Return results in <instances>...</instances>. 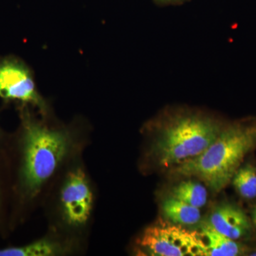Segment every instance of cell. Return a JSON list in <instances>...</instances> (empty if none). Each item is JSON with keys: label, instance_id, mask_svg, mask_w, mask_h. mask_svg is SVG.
Listing matches in <instances>:
<instances>
[{"label": "cell", "instance_id": "cell-4", "mask_svg": "<svg viewBox=\"0 0 256 256\" xmlns=\"http://www.w3.org/2000/svg\"><path fill=\"white\" fill-rule=\"evenodd\" d=\"M139 244L151 256H204L200 234L178 226L160 224L148 227Z\"/></svg>", "mask_w": 256, "mask_h": 256}, {"label": "cell", "instance_id": "cell-13", "mask_svg": "<svg viewBox=\"0 0 256 256\" xmlns=\"http://www.w3.org/2000/svg\"><path fill=\"white\" fill-rule=\"evenodd\" d=\"M252 220L256 228V206H254L252 212Z\"/></svg>", "mask_w": 256, "mask_h": 256}, {"label": "cell", "instance_id": "cell-6", "mask_svg": "<svg viewBox=\"0 0 256 256\" xmlns=\"http://www.w3.org/2000/svg\"><path fill=\"white\" fill-rule=\"evenodd\" d=\"M62 200L70 224L79 225L86 222L92 210V194L82 170H74L68 174L62 191Z\"/></svg>", "mask_w": 256, "mask_h": 256}, {"label": "cell", "instance_id": "cell-1", "mask_svg": "<svg viewBox=\"0 0 256 256\" xmlns=\"http://www.w3.org/2000/svg\"><path fill=\"white\" fill-rule=\"evenodd\" d=\"M256 146V124H232L222 128L214 142L201 154L173 166V173L198 178L214 192H220L232 182Z\"/></svg>", "mask_w": 256, "mask_h": 256}, {"label": "cell", "instance_id": "cell-14", "mask_svg": "<svg viewBox=\"0 0 256 256\" xmlns=\"http://www.w3.org/2000/svg\"><path fill=\"white\" fill-rule=\"evenodd\" d=\"M252 256H256V252H254V254H252Z\"/></svg>", "mask_w": 256, "mask_h": 256}, {"label": "cell", "instance_id": "cell-5", "mask_svg": "<svg viewBox=\"0 0 256 256\" xmlns=\"http://www.w3.org/2000/svg\"><path fill=\"white\" fill-rule=\"evenodd\" d=\"M0 97L32 104L46 112V104L37 89L33 72L16 58L0 60Z\"/></svg>", "mask_w": 256, "mask_h": 256}, {"label": "cell", "instance_id": "cell-7", "mask_svg": "<svg viewBox=\"0 0 256 256\" xmlns=\"http://www.w3.org/2000/svg\"><path fill=\"white\" fill-rule=\"evenodd\" d=\"M210 224L217 232L232 240L246 236L250 230V224L246 214L234 205H220L210 216Z\"/></svg>", "mask_w": 256, "mask_h": 256}, {"label": "cell", "instance_id": "cell-9", "mask_svg": "<svg viewBox=\"0 0 256 256\" xmlns=\"http://www.w3.org/2000/svg\"><path fill=\"white\" fill-rule=\"evenodd\" d=\"M162 210L168 220L180 225H194L201 218L200 208L172 196L163 202Z\"/></svg>", "mask_w": 256, "mask_h": 256}, {"label": "cell", "instance_id": "cell-2", "mask_svg": "<svg viewBox=\"0 0 256 256\" xmlns=\"http://www.w3.org/2000/svg\"><path fill=\"white\" fill-rule=\"evenodd\" d=\"M222 130L210 118L194 114L180 116L162 130L153 152L160 165L172 168L203 152Z\"/></svg>", "mask_w": 256, "mask_h": 256}, {"label": "cell", "instance_id": "cell-11", "mask_svg": "<svg viewBox=\"0 0 256 256\" xmlns=\"http://www.w3.org/2000/svg\"><path fill=\"white\" fill-rule=\"evenodd\" d=\"M232 181L240 196L248 200L256 198V170L252 165L239 168Z\"/></svg>", "mask_w": 256, "mask_h": 256}, {"label": "cell", "instance_id": "cell-12", "mask_svg": "<svg viewBox=\"0 0 256 256\" xmlns=\"http://www.w3.org/2000/svg\"><path fill=\"white\" fill-rule=\"evenodd\" d=\"M58 248L47 240H40L26 246L0 250V256H48L56 255Z\"/></svg>", "mask_w": 256, "mask_h": 256}, {"label": "cell", "instance_id": "cell-3", "mask_svg": "<svg viewBox=\"0 0 256 256\" xmlns=\"http://www.w3.org/2000/svg\"><path fill=\"white\" fill-rule=\"evenodd\" d=\"M24 180L28 191L36 193L53 174L68 152V134L28 116L24 126Z\"/></svg>", "mask_w": 256, "mask_h": 256}, {"label": "cell", "instance_id": "cell-8", "mask_svg": "<svg viewBox=\"0 0 256 256\" xmlns=\"http://www.w3.org/2000/svg\"><path fill=\"white\" fill-rule=\"evenodd\" d=\"M200 236L205 256H236L242 254V248L240 244L217 232L210 223L203 224Z\"/></svg>", "mask_w": 256, "mask_h": 256}, {"label": "cell", "instance_id": "cell-10", "mask_svg": "<svg viewBox=\"0 0 256 256\" xmlns=\"http://www.w3.org/2000/svg\"><path fill=\"white\" fill-rule=\"evenodd\" d=\"M172 197L200 208L206 204L207 191L201 184L186 180L173 188Z\"/></svg>", "mask_w": 256, "mask_h": 256}]
</instances>
